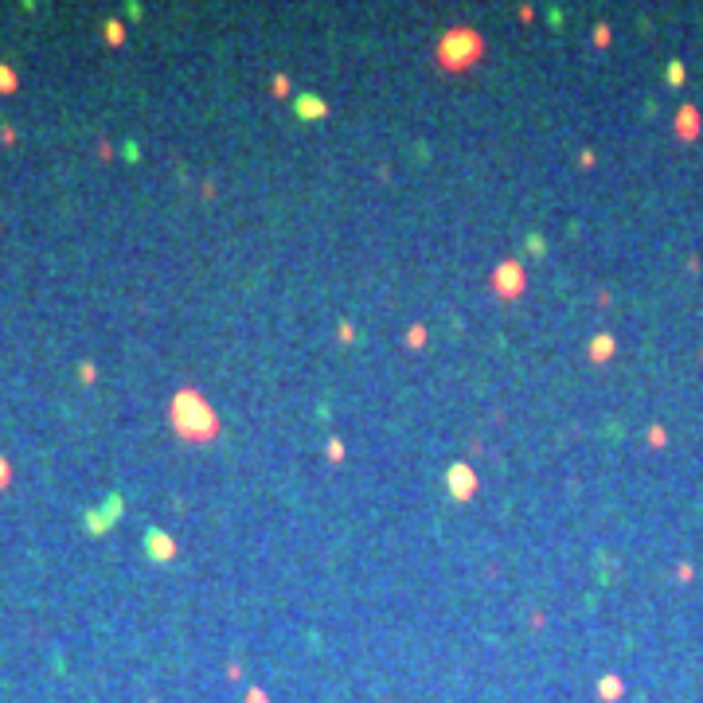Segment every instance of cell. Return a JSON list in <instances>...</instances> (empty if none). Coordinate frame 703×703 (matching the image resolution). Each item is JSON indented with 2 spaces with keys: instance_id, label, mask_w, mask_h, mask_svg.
Here are the masks:
<instances>
[{
  "instance_id": "8",
  "label": "cell",
  "mask_w": 703,
  "mask_h": 703,
  "mask_svg": "<svg viewBox=\"0 0 703 703\" xmlns=\"http://www.w3.org/2000/svg\"><path fill=\"white\" fill-rule=\"evenodd\" d=\"M680 129H688V133H695V114H692V110H688L684 118H680Z\"/></svg>"
},
{
  "instance_id": "1",
  "label": "cell",
  "mask_w": 703,
  "mask_h": 703,
  "mask_svg": "<svg viewBox=\"0 0 703 703\" xmlns=\"http://www.w3.org/2000/svg\"><path fill=\"white\" fill-rule=\"evenodd\" d=\"M621 692H625V684H621L617 676H606L602 684H598V695H602V699H606V703H613V699H617V695H621Z\"/></svg>"
},
{
  "instance_id": "7",
  "label": "cell",
  "mask_w": 703,
  "mask_h": 703,
  "mask_svg": "<svg viewBox=\"0 0 703 703\" xmlns=\"http://www.w3.org/2000/svg\"><path fill=\"white\" fill-rule=\"evenodd\" d=\"M8 481H12V469H8V461L0 457V489H4V484H8Z\"/></svg>"
},
{
  "instance_id": "4",
  "label": "cell",
  "mask_w": 703,
  "mask_h": 703,
  "mask_svg": "<svg viewBox=\"0 0 703 703\" xmlns=\"http://www.w3.org/2000/svg\"><path fill=\"white\" fill-rule=\"evenodd\" d=\"M500 285H504L508 293H512V289H520V274H516V266H512V262L500 270Z\"/></svg>"
},
{
  "instance_id": "3",
  "label": "cell",
  "mask_w": 703,
  "mask_h": 703,
  "mask_svg": "<svg viewBox=\"0 0 703 703\" xmlns=\"http://www.w3.org/2000/svg\"><path fill=\"white\" fill-rule=\"evenodd\" d=\"M149 551L161 555V559H168V555H172V543H168L165 535H156V531H153V535H149Z\"/></svg>"
},
{
  "instance_id": "6",
  "label": "cell",
  "mask_w": 703,
  "mask_h": 703,
  "mask_svg": "<svg viewBox=\"0 0 703 703\" xmlns=\"http://www.w3.org/2000/svg\"><path fill=\"white\" fill-rule=\"evenodd\" d=\"M106 39H110V43H114V47H118V43H121V39H125V28H121L118 20H110V24H106Z\"/></svg>"
},
{
  "instance_id": "2",
  "label": "cell",
  "mask_w": 703,
  "mask_h": 703,
  "mask_svg": "<svg viewBox=\"0 0 703 703\" xmlns=\"http://www.w3.org/2000/svg\"><path fill=\"white\" fill-rule=\"evenodd\" d=\"M16 86H20L16 71H12V67H4V63H0V94H12V90H16Z\"/></svg>"
},
{
  "instance_id": "5",
  "label": "cell",
  "mask_w": 703,
  "mask_h": 703,
  "mask_svg": "<svg viewBox=\"0 0 703 703\" xmlns=\"http://www.w3.org/2000/svg\"><path fill=\"white\" fill-rule=\"evenodd\" d=\"M610 348H613L610 336H598V340L590 344V352H594V360H606V356H610Z\"/></svg>"
},
{
  "instance_id": "10",
  "label": "cell",
  "mask_w": 703,
  "mask_h": 703,
  "mask_svg": "<svg viewBox=\"0 0 703 703\" xmlns=\"http://www.w3.org/2000/svg\"><path fill=\"white\" fill-rule=\"evenodd\" d=\"M250 703H266V695L262 692H250Z\"/></svg>"
},
{
  "instance_id": "9",
  "label": "cell",
  "mask_w": 703,
  "mask_h": 703,
  "mask_svg": "<svg viewBox=\"0 0 703 703\" xmlns=\"http://www.w3.org/2000/svg\"><path fill=\"white\" fill-rule=\"evenodd\" d=\"M668 74H672L668 83H680V74H684V67H680V63H672V67H668Z\"/></svg>"
}]
</instances>
